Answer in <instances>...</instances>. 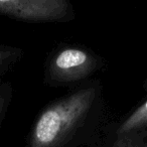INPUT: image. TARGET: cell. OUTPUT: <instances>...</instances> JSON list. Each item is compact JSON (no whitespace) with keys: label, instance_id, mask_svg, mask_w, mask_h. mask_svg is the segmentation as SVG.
Wrapping results in <instances>:
<instances>
[{"label":"cell","instance_id":"cell-1","mask_svg":"<svg viewBox=\"0 0 147 147\" xmlns=\"http://www.w3.org/2000/svg\"><path fill=\"white\" fill-rule=\"evenodd\" d=\"M103 87L93 80L51 101L35 119L28 147H61L89 120L101 104Z\"/></svg>","mask_w":147,"mask_h":147},{"label":"cell","instance_id":"cell-2","mask_svg":"<svg viewBox=\"0 0 147 147\" xmlns=\"http://www.w3.org/2000/svg\"><path fill=\"white\" fill-rule=\"evenodd\" d=\"M104 65V59L89 47L61 43L45 59L43 83L51 88L75 86L90 79Z\"/></svg>","mask_w":147,"mask_h":147},{"label":"cell","instance_id":"cell-3","mask_svg":"<svg viewBox=\"0 0 147 147\" xmlns=\"http://www.w3.org/2000/svg\"><path fill=\"white\" fill-rule=\"evenodd\" d=\"M0 14L24 22L67 23L76 18L71 0H0Z\"/></svg>","mask_w":147,"mask_h":147},{"label":"cell","instance_id":"cell-4","mask_svg":"<svg viewBox=\"0 0 147 147\" xmlns=\"http://www.w3.org/2000/svg\"><path fill=\"white\" fill-rule=\"evenodd\" d=\"M147 130V100L138 106L119 126L118 138L136 136Z\"/></svg>","mask_w":147,"mask_h":147},{"label":"cell","instance_id":"cell-5","mask_svg":"<svg viewBox=\"0 0 147 147\" xmlns=\"http://www.w3.org/2000/svg\"><path fill=\"white\" fill-rule=\"evenodd\" d=\"M24 51L18 47L0 43V78L13 69L21 59Z\"/></svg>","mask_w":147,"mask_h":147},{"label":"cell","instance_id":"cell-6","mask_svg":"<svg viewBox=\"0 0 147 147\" xmlns=\"http://www.w3.org/2000/svg\"><path fill=\"white\" fill-rule=\"evenodd\" d=\"M13 96V86L9 81H0V124L2 122Z\"/></svg>","mask_w":147,"mask_h":147},{"label":"cell","instance_id":"cell-7","mask_svg":"<svg viewBox=\"0 0 147 147\" xmlns=\"http://www.w3.org/2000/svg\"><path fill=\"white\" fill-rule=\"evenodd\" d=\"M117 146L118 147H147V143L141 145H136V146H132L130 142H117Z\"/></svg>","mask_w":147,"mask_h":147},{"label":"cell","instance_id":"cell-8","mask_svg":"<svg viewBox=\"0 0 147 147\" xmlns=\"http://www.w3.org/2000/svg\"><path fill=\"white\" fill-rule=\"evenodd\" d=\"M144 89L145 90H147V79L145 80V83H144Z\"/></svg>","mask_w":147,"mask_h":147}]
</instances>
